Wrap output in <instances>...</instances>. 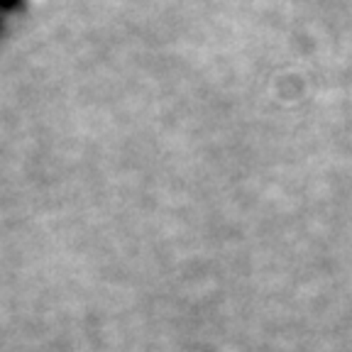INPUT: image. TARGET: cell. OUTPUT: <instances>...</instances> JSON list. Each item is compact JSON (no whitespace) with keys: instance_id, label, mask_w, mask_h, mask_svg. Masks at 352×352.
<instances>
[{"instance_id":"6da1fadb","label":"cell","mask_w":352,"mask_h":352,"mask_svg":"<svg viewBox=\"0 0 352 352\" xmlns=\"http://www.w3.org/2000/svg\"><path fill=\"white\" fill-rule=\"evenodd\" d=\"M39 0H0V44L20 32Z\"/></svg>"}]
</instances>
